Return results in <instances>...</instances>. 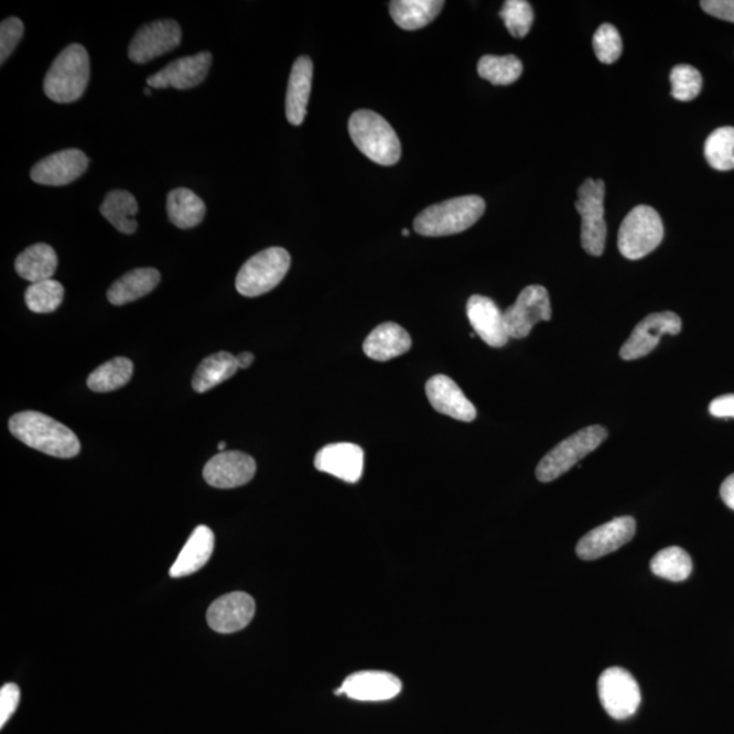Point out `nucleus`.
<instances>
[{
	"mask_svg": "<svg viewBox=\"0 0 734 734\" xmlns=\"http://www.w3.org/2000/svg\"><path fill=\"white\" fill-rule=\"evenodd\" d=\"M9 428L17 440L39 452L72 458L80 452V442L72 429L36 411L17 413Z\"/></svg>",
	"mask_w": 734,
	"mask_h": 734,
	"instance_id": "f257e3e1",
	"label": "nucleus"
},
{
	"mask_svg": "<svg viewBox=\"0 0 734 734\" xmlns=\"http://www.w3.org/2000/svg\"><path fill=\"white\" fill-rule=\"evenodd\" d=\"M485 212L486 203L481 196L454 197L423 209L415 218L413 229L424 237L458 235L474 226Z\"/></svg>",
	"mask_w": 734,
	"mask_h": 734,
	"instance_id": "f03ea898",
	"label": "nucleus"
},
{
	"mask_svg": "<svg viewBox=\"0 0 734 734\" xmlns=\"http://www.w3.org/2000/svg\"><path fill=\"white\" fill-rule=\"evenodd\" d=\"M348 132L360 153L378 165L392 166L400 161L398 133L381 115L373 110H357L349 118Z\"/></svg>",
	"mask_w": 734,
	"mask_h": 734,
	"instance_id": "7ed1b4c3",
	"label": "nucleus"
},
{
	"mask_svg": "<svg viewBox=\"0 0 734 734\" xmlns=\"http://www.w3.org/2000/svg\"><path fill=\"white\" fill-rule=\"evenodd\" d=\"M90 57L85 46L68 45L56 57L44 79V93L57 104L78 101L89 85Z\"/></svg>",
	"mask_w": 734,
	"mask_h": 734,
	"instance_id": "20e7f679",
	"label": "nucleus"
},
{
	"mask_svg": "<svg viewBox=\"0 0 734 734\" xmlns=\"http://www.w3.org/2000/svg\"><path fill=\"white\" fill-rule=\"evenodd\" d=\"M663 240V224L660 214L650 206L640 204L627 214L617 235V248L628 260L644 259Z\"/></svg>",
	"mask_w": 734,
	"mask_h": 734,
	"instance_id": "39448f33",
	"label": "nucleus"
},
{
	"mask_svg": "<svg viewBox=\"0 0 734 734\" xmlns=\"http://www.w3.org/2000/svg\"><path fill=\"white\" fill-rule=\"evenodd\" d=\"M291 258L288 250L283 248H268L252 256L241 267L236 279L238 293L244 296H259L270 293L283 281L289 272Z\"/></svg>",
	"mask_w": 734,
	"mask_h": 734,
	"instance_id": "423d86ee",
	"label": "nucleus"
},
{
	"mask_svg": "<svg viewBox=\"0 0 734 734\" xmlns=\"http://www.w3.org/2000/svg\"><path fill=\"white\" fill-rule=\"evenodd\" d=\"M608 436V431L603 427H590L579 431L569 439L552 449L541 460L536 468V477L540 482L549 483L566 474L568 471L579 464L587 454L596 451Z\"/></svg>",
	"mask_w": 734,
	"mask_h": 734,
	"instance_id": "0eeeda50",
	"label": "nucleus"
},
{
	"mask_svg": "<svg viewBox=\"0 0 734 734\" xmlns=\"http://www.w3.org/2000/svg\"><path fill=\"white\" fill-rule=\"evenodd\" d=\"M605 184L603 180L586 179L579 188L575 208L581 224V244L585 252L602 256L607 241V224L604 218Z\"/></svg>",
	"mask_w": 734,
	"mask_h": 734,
	"instance_id": "6e6552de",
	"label": "nucleus"
},
{
	"mask_svg": "<svg viewBox=\"0 0 734 734\" xmlns=\"http://www.w3.org/2000/svg\"><path fill=\"white\" fill-rule=\"evenodd\" d=\"M506 332L510 339H523L540 322H550L552 309L549 291L543 285H528L515 305L504 312Z\"/></svg>",
	"mask_w": 734,
	"mask_h": 734,
	"instance_id": "1a4fd4ad",
	"label": "nucleus"
},
{
	"mask_svg": "<svg viewBox=\"0 0 734 734\" xmlns=\"http://www.w3.org/2000/svg\"><path fill=\"white\" fill-rule=\"evenodd\" d=\"M598 698L612 719H630L639 708V686L633 674L623 668H609L598 679Z\"/></svg>",
	"mask_w": 734,
	"mask_h": 734,
	"instance_id": "9d476101",
	"label": "nucleus"
},
{
	"mask_svg": "<svg viewBox=\"0 0 734 734\" xmlns=\"http://www.w3.org/2000/svg\"><path fill=\"white\" fill-rule=\"evenodd\" d=\"M182 28L173 20H160L139 29L132 39L128 56L133 63L144 64L176 50L182 44Z\"/></svg>",
	"mask_w": 734,
	"mask_h": 734,
	"instance_id": "9b49d317",
	"label": "nucleus"
},
{
	"mask_svg": "<svg viewBox=\"0 0 734 734\" xmlns=\"http://www.w3.org/2000/svg\"><path fill=\"white\" fill-rule=\"evenodd\" d=\"M681 320L673 312L649 314L635 326L633 334L620 349V357L635 360L646 357L658 346L663 335H678Z\"/></svg>",
	"mask_w": 734,
	"mask_h": 734,
	"instance_id": "f8f14e48",
	"label": "nucleus"
},
{
	"mask_svg": "<svg viewBox=\"0 0 734 734\" xmlns=\"http://www.w3.org/2000/svg\"><path fill=\"white\" fill-rule=\"evenodd\" d=\"M637 523L633 517H617L586 533L576 544V553L584 561H594L630 543Z\"/></svg>",
	"mask_w": 734,
	"mask_h": 734,
	"instance_id": "ddd939ff",
	"label": "nucleus"
},
{
	"mask_svg": "<svg viewBox=\"0 0 734 734\" xmlns=\"http://www.w3.org/2000/svg\"><path fill=\"white\" fill-rule=\"evenodd\" d=\"M213 64L212 52L204 51L194 56H185L182 60L169 63L161 72L148 78V85L154 89H166L173 87L177 90H188L199 86L207 78L209 67Z\"/></svg>",
	"mask_w": 734,
	"mask_h": 734,
	"instance_id": "4468645a",
	"label": "nucleus"
},
{
	"mask_svg": "<svg viewBox=\"0 0 734 734\" xmlns=\"http://www.w3.org/2000/svg\"><path fill=\"white\" fill-rule=\"evenodd\" d=\"M255 612V600L248 593H227L209 605L208 626L219 634L241 632L252 622Z\"/></svg>",
	"mask_w": 734,
	"mask_h": 734,
	"instance_id": "2eb2a0df",
	"label": "nucleus"
},
{
	"mask_svg": "<svg viewBox=\"0 0 734 734\" xmlns=\"http://www.w3.org/2000/svg\"><path fill=\"white\" fill-rule=\"evenodd\" d=\"M89 166V159L78 149L57 151L45 156L33 166L31 177L34 183L50 186L72 184L79 179Z\"/></svg>",
	"mask_w": 734,
	"mask_h": 734,
	"instance_id": "dca6fc26",
	"label": "nucleus"
},
{
	"mask_svg": "<svg viewBox=\"0 0 734 734\" xmlns=\"http://www.w3.org/2000/svg\"><path fill=\"white\" fill-rule=\"evenodd\" d=\"M256 462L242 452H219L204 467V481L215 488H236L247 485L256 474Z\"/></svg>",
	"mask_w": 734,
	"mask_h": 734,
	"instance_id": "f3484780",
	"label": "nucleus"
},
{
	"mask_svg": "<svg viewBox=\"0 0 734 734\" xmlns=\"http://www.w3.org/2000/svg\"><path fill=\"white\" fill-rule=\"evenodd\" d=\"M401 681L395 674L382 671H363L349 674L336 695H347L359 702H384L399 695Z\"/></svg>",
	"mask_w": 734,
	"mask_h": 734,
	"instance_id": "a211bd4d",
	"label": "nucleus"
},
{
	"mask_svg": "<svg viewBox=\"0 0 734 734\" xmlns=\"http://www.w3.org/2000/svg\"><path fill=\"white\" fill-rule=\"evenodd\" d=\"M365 453L363 447L341 442L326 445L316 454L314 467L343 482H359L364 474Z\"/></svg>",
	"mask_w": 734,
	"mask_h": 734,
	"instance_id": "6ab92c4d",
	"label": "nucleus"
},
{
	"mask_svg": "<svg viewBox=\"0 0 734 734\" xmlns=\"http://www.w3.org/2000/svg\"><path fill=\"white\" fill-rule=\"evenodd\" d=\"M467 316L475 334L486 345L504 347L510 339L506 332L504 312L492 299L472 295L467 302Z\"/></svg>",
	"mask_w": 734,
	"mask_h": 734,
	"instance_id": "aec40b11",
	"label": "nucleus"
},
{
	"mask_svg": "<svg viewBox=\"0 0 734 734\" xmlns=\"http://www.w3.org/2000/svg\"><path fill=\"white\" fill-rule=\"evenodd\" d=\"M427 395L435 411L457 421L472 422L477 415L475 406L451 377L444 375L431 377L427 384Z\"/></svg>",
	"mask_w": 734,
	"mask_h": 734,
	"instance_id": "412c9836",
	"label": "nucleus"
},
{
	"mask_svg": "<svg viewBox=\"0 0 734 734\" xmlns=\"http://www.w3.org/2000/svg\"><path fill=\"white\" fill-rule=\"evenodd\" d=\"M313 63L311 57L301 56L291 68L288 95H285V118L290 125L301 126L306 118L311 97Z\"/></svg>",
	"mask_w": 734,
	"mask_h": 734,
	"instance_id": "4be33fe9",
	"label": "nucleus"
},
{
	"mask_svg": "<svg viewBox=\"0 0 734 734\" xmlns=\"http://www.w3.org/2000/svg\"><path fill=\"white\" fill-rule=\"evenodd\" d=\"M412 341L410 334L396 323H384L370 332L364 343L367 357L386 363L410 352Z\"/></svg>",
	"mask_w": 734,
	"mask_h": 734,
	"instance_id": "5701e85b",
	"label": "nucleus"
},
{
	"mask_svg": "<svg viewBox=\"0 0 734 734\" xmlns=\"http://www.w3.org/2000/svg\"><path fill=\"white\" fill-rule=\"evenodd\" d=\"M214 532L206 526L197 527L180 551L176 562L171 568V576L180 579L196 573L209 561L214 552Z\"/></svg>",
	"mask_w": 734,
	"mask_h": 734,
	"instance_id": "b1692460",
	"label": "nucleus"
},
{
	"mask_svg": "<svg viewBox=\"0 0 734 734\" xmlns=\"http://www.w3.org/2000/svg\"><path fill=\"white\" fill-rule=\"evenodd\" d=\"M161 282V273L155 268H137L122 276L108 290L110 304L121 306L142 299Z\"/></svg>",
	"mask_w": 734,
	"mask_h": 734,
	"instance_id": "393cba45",
	"label": "nucleus"
},
{
	"mask_svg": "<svg viewBox=\"0 0 734 734\" xmlns=\"http://www.w3.org/2000/svg\"><path fill=\"white\" fill-rule=\"evenodd\" d=\"M441 0H395L389 3L392 19L404 31H418L428 26L444 9Z\"/></svg>",
	"mask_w": 734,
	"mask_h": 734,
	"instance_id": "a878e982",
	"label": "nucleus"
},
{
	"mask_svg": "<svg viewBox=\"0 0 734 734\" xmlns=\"http://www.w3.org/2000/svg\"><path fill=\"white\" fill-rule=\"evenodd\" d=\"M57 268L54 248L46 244H34L23 250L15 260V271L22 279L33 283L48 281Z\"/></svg>",
	"mask_w": 734,
	"mask_h": 734,
	"instance_id": "bb28decb",
	"label": "nucleus"
},
{
	"mask_svg": "<svg viewBox=\"0 0 734 734\" xmlns=\"http://www.w3.org/2000/svg\"><path fill=\"white\" fill-rule=\"evenodd\" d=\"M168 218L180 229H192L202 224L206 215V204L199 196L186 188L173 190L168 195Z\"/></svg>",
	"mask_w": 734,
	"mask_h": 734,
	"instance_id": "cd10ccee",
	"label": "nucleus"
},
{
	"mask_svg": "<svg viewBox=\"0 0 734 734\" xmlns=\"http://www.w3.org/2000/svg\"><path fill=\"white\" fill-rule=\"evenodd\" d=\"M138 202L130 192L116 190L105 197L100 213L122 235H133L138 229Z\"/></svg>",
	"mask_w": 734,
	"mask_h": 734,
	"instance_id": "c85d7f7f",
	"label": "nucleus"
},
{
	"mask_svg": "<svg viewBox=\"0 0 734 734\" xmlns=\"http://www.w3.org/2000/svg\"><path fill=\"white\" fill-rule=\"evenodd\" d=\"M238 369L240 367H238L235 355L225 352L209 355L197 367L194 380H192V387H194L196 392H208L209 389L229 380L230 377L236 375Z\"/></svg>",
	"mask_w": 734,
	"mask_h": 734,
	"instance_id": "c756f323",
	"label": "nucleus"
},
{
	"mask_svg": "<svg viewBox=\"0 0 734 734\" xmlns=\"http://www.w3.org/2000/svg\"><path fill=\"white\" fill-rule=\"evenodd\" d=\"M133 371V365L130 359L118 357L110 359L109 363L97 367L87 378V387L93 392L105 393L125 387L130 382Z\"/></svg>",
	"mask_w": 734,
	"mask_h": 734,
	"instance_id": "7c9ffc66",
	"label": "nucleus"
},
{
	"mask_svg": "<svg viewBox=\"0 0 734 734\" xmlns=\"http://www.w3.org/2000/svg\"><path fill=\"white\" fill-rule=\"evenodd\" d=\"M522 63L515 55L508 56H483L477 63V73L483 79L492 82L495 86H508L515 84L522 75Z\"/></svg>",
	"mask_w": 734,
	"mask_h": 734,
	"instance_id": "2f4dec72",
	"label": "nucleus"
},
{
	"mask_svg": "<svg viewBox=\"0 0 734 734\" xmlns=\"http://www.w3.org/2000/svg\"><path fill=\"white\" fill-rule=\"evenodd\" d=\"M650 569L652 573L661 579L672 582H681L689 579L692 571V561L680 547H668L651 559Z\"/></svg>",
	"mask_w": 734,
	"mask_h": 734,
	"instance_id": "473e14b6",
	"label": "nucleus"
},
{
	"mask_svg": "<svg viewBox=\"0 0 734 734\" xmlns=\"http://www.w3.org/2000/svg\"><path fill=\"white\" fill-rule=\"evenodd\" d=\"M704 155L715 171L734 169V127H721L710 133L704 143Z\"/></svg>",
	"mask_w": 734,
	"mask_h": 734,
	"instance_id": "72a5a7b5",
	"label": "nucleus"
},
{
	"mask_svg": "<svg viewBox=\"0 0 734 734\" xmlns=\"http://www.w3.org/2000/svg\"><path fill=\"white\" fill-rule=\"evenodd\" d=\"M63 296V284L54 279H48V281L29 285L25 302L34 313H52L62 305Z\"/></svg>",
	"mask_w": 734,
	"mask_h": 734,
	"instance_id": "f704fd0d",
	"label": "nucleus"
},
{
	"mask_svg": "<svg viewBox=\"0 0 734 734\" xmlns=\"http://www.w3.org/2000/svg\"><path fill=\"white\" fill-rule=\"evenodd\" d=\"M499 15L506 29L516 39L526 37L533 25V9L526 0H508Z\"/></svg>",
	"mask_w": 734,
	"mask_h": 734,
	"instance_id": "c9c22d12",
	"label": "nucleus"
},
{
	"mask_svg": "<svg viewBox=\"0 0 734 734\" xmlns=\"http://www.w3.org/2000/svg\"><path fill=\"white\" fill-rule=\"evenodd\" d=\"M672 97L674 100L689 102L695 100L702 90L701 73L690 64H678L671 72Z\"/></svg>",
	"mask_w": 734,
	"mask_h": 734,
	"instance_id": "e433bc0d",
	"label": "nucleus"
},
{
	"mask_svg": "<svg viewBox=\"0 0 734 734\" xmlns=\"http://www.w3.org/2000/svg\"><path fill=\"white\" fill-rule=\"evenodd\" d=\"M593 50L597 60L604 64L619 61L623 52V43L619 31L611 23H604L594 33Z\"/></svg>",
	"mask_w": 734,
	"mask_h": 734,
	"instance_id": "4c0bfd02",
	"label": "nucleus"
},
{
	"mask_svg": "<svg viewBox=\"0 0 734 734\" xmlns=\"http://www.w3.org/2000/svg\"><path fill=\"white\" fill-rule=\"evenodd\" d=\"M23 31V22L17 17H10L2 21L0 25V63L4 64L13 54L15 46L19 45Z\"/></svg>",
	"mask_w": 734,
	"mask_h": 734,
	"instance_id": "58836bf2",
	"label": "nucleus"
},
{
	"mask_svg": "<svg viewBox=\"0 0 734 734\" xmlns=\"http://www.w3.org/2000/svg\"><path fill=\"white\" fill-rule=\"evenodd\" d=\"M20 687L14 683L4 684L0 690V727L6 725L19 709Z\"/></svg>",
	"mask_w": 734,
	"mask_h": 734,
	"instance_id": "ea45409f",
	"label": "nucleus"
},
{
	"mask_svg": "<svg viewBox=\"0 0 734 734\" xmlns=\"http://www.w3.org/2000/svg\"><path fill=\"white\" fill-rule=\"evenodd\" d=\"M701 6L715 19L734 23V0H703Z\"/></svg>",
	"mask_w": 734,
	"mask_h": 734,
	"instance_id": "a19ab883",
	"label": "nucleus"
},
{
	"mask_svg": "<svg viewBox=\"0 0 734 734\" xmlns=\"http://www.w3.org/2000/svg\"><path fill=\"white\" fill-rule=\"evenodd\" d=\"M709 411L715 418H734V395L714 399L709 406Z\"/></svg>",
	"mask_w": 734,
	"mask_h": 734,
	"instance_id": "79ce46f5",
	"label": "nucleus"
},
{
	"mask_svg": "<svg viewBox=\"0 0 734 734\" xmlns=\"http://www.w3.org/2000/svg\"><path fill=\"white\" fill-rule=\"evenodd\" d=\"M721 498L727 508L734 510V474L726 477L720 489Z\"/></svg>",
	"mask_w": 734,
	"mask_h": 734,
	"instance_id": "37998d69",
	"label": "nucleus"
},
{
	"mask_svg": "<svg viewBox=\"0 0 734 734\" xmlns=\"http://www.w3.org/2000/svg\"><path fill=\"white\" fill-rule=\"evenodd\" d=\"M255 355L252 353H242L237 355V363L240 369H248L253 364Z\"/></svg>",
	"mask_w": 734,
	"mask_h": 734,
	"instance_id": "c03bdc74",
	"label": "nucleus"
},
{
	"mask_svg": "<svg viewBox=\"0 0 734 734\" xmlns=\"http://www.w3.org/2000/svg\"><path fill=\"white\" fill-rule=\"evenodd\" d=\"M225 449H226V442H220V444L218 445V451L225 452Z\"/></svg>",
	"mask_w": 734,
	"mask_h": 734,
	"instance_id": "a18cd8bd",
	"label": "nucleus"
},
{
	"mask_svg": "<svg viewBox=\"0 0 734 734\" xmlns=\"http://www.w3.org/2000/svg\"><path fill=\"white\" fill-rule=\"evenodd\" d=\"M403 236H404V237L410 236V230H408V229H403Z\"/></svg>",
	"mask_w": 734,
	"mask_h": 734,
	"instance_id": "49530a36",
	"label": "nucleus"
},
{
	"mask_svg": "<svg viewBox=\"0 0 734 734\" xmlns=\"http://www.w3.org/2000/svg\"><path fill=\"white\" fill-rule=\"evenodd\" d=\"M144 95H145V96H150V95H151V91H150L149 89H144Z\"/></svg>",
	"mask_w": 734,
	"mask_h": 734,
	"instance_id": "de8ad7c7",
	"label": "nucleus"
}]
</instances>
